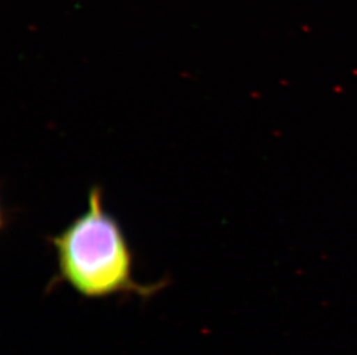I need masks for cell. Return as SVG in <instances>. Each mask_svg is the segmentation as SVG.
I'll return each instance as SVG.
<instances>
[{
  "mask_svg": "<svg viewBox=\"0 0 357 355\" xmlns=\"http://www.w3.org/2000/svg\"><path fill=\"white\" fill-rule=\"evenodd\" d=\"M57 258V281L87 299L135 294L149 298L165 282L139 284L133 253L119 221L105 212L101 187L88 194V210L50 238Z\"/></svg>",
  "mask_w": 357,
  "mask_h": 355,
  "instance_id": "obj_1",
  "label": "cell"
}]
</instances>
